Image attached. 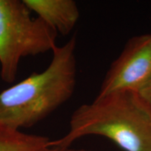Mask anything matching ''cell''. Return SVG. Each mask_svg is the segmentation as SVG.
Segmentation results:
<instances>
[{
  "label": "cell",
  "mask_w": 151,
  "mask_h": 151,
  "mask_svg": "<svg viewBox=\"0 0 151 151\" xmlns=\"http://www.w3.org/2000/svg\"><path fill=\"white\" fill-rule=\"evenodd\" d=\"M144 102L151 109V76L149 80L137 91Z\"/></svg>",
  "instance_id": "cell-7"
},
{
  "label": "cell",
  "mask_w": 151,
  "mask_h": 151,
  "mask_svg": "<svg viewBox=\"0 0 151 151\" xmlns=\"http://www.w3.org/2000/svg\"><path fill=\"white\" fill-rule=\"evenodd\" d=\"M151 76V35L131 38L112 63L97 97L119 91H138Z\"/></svg>",
  "instance_id": "cell-4"
},
{
  "label": "cell",
  "mask_w": 151,
  "mask_h": 151,
  "mask_svg": "<svg viewBox=\"0 0 151 151\" xmlns=\"http://www.w3.org/2000/svg\"><path fill=\"white\" fill-rule=\"evenodd\" d=\"M57 31L40 18H33L24 1L0 0V76L15 80L22 58L53 50Z\"/></svg>",
  "instance_id": "cell-3"
},
{
  "label": "cell",
  "mask_w": 151,
  "mask_h": 151,
  "mask_svg": "<svg viewBox=\"0 0 151 151\" xmlns=\"http://www.w3.org/2000/svg\"><path fill=\"white\" fill-rule=\"evenodd\" d=\"M76 39L52 50L46 69L0 92V124L15 130L47 118L73 95L76 83Z\"/></svg>",
  "instance_id": "cell-2"
},
{
  "label": "cell",
  "mask_w": 151,
  "mask_h": 151,
  "mask_svg": "<svg viewBox=\"0 0 151 151\" xmlns=\"http://www.w3.org/2000/svg\"><path fill=\"white\" fill-rule=\"evenodd\" d=\"M108 139L124 151H151V109L136 91H119L96 97L76 109L69 129L53 145L70 148L83 137Z\"/></svg>",
  "instance_id": "cell-1"
},
{
  "label": "cell",
  "mask_w": 151,
  "mask_h": 151,
  "mask_svg": "<svg viewBox=\"0 0 151 151\" xmlns=\"http://www.w3.org/2000/svg\"><path fill=\"white\" fill-rule=\"evenodd\" d=\"M0 151H72L56 147L46 136L30 134L0 124Z\"/></svg>",
  "instance_id": "cell-6"
},
{
  "label": "cell",
  "mask_w": 151,
  "mask_h": 151,
  "mask_svg": "<svg viewBox=\"0 0 151 151\" xmlns=\"http://www.w3.org/2000/svg\"><path fill=\"white\" fill-rule=\"evenodd\" d=\"M29 10L62 35L70 34L80 18L73 0H24Z\"/></svg>",
  "instance_id": "cell-5"
}]
</instances>
